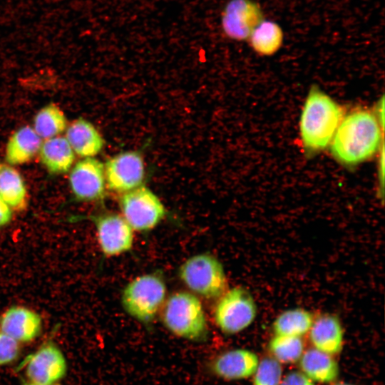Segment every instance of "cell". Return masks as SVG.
I'll use <instances>...</instances> for the list:
<instances>
[{"instance_id":"6da1fadb","label":"cell","mask_w":385,"mask_h":385,"mask_svg":"<svg viewBox=\"0 0 385 385\" xmlns=\"http://www.w3.org/2000/svg\"><path fill=\"white\" fill-rule=\"evenodd\" d=\"M383 129L370 111L359 109L344 115L329 145L332 155L346 167L371 159L384 146Z\"/></svg>"},{"instance_id":"7a4b0ae2","label":"cell","mask_w":385,"mask_h":385,"mask_svg":"<svg viewBox=\"0 0 385 385\" xmlns=\"http://www.w3.org/2000/svg\"><path fill=\"white\" fill-rule=\"evenodd\" d=\"M343 108L325 92L313 86L305 100L299 120V133L309 155L329 146L344 117Z\"/></svg>"},{"instance_id":"3957f363","label":"cell","mask_w":385,"mask_h":385,"mask_svg":"<svg viewBox=\"0 0 385 385\" xmlns=\"http://www.w3.org/2000/svg\"><path fill=\"white\" fill-rule=\"evenodd\" d=\"M165 327L174 335L191 341H203L208 334L203 307L199 299L186 292L173 294L161 314Z\"/></svg>"},{"instance_id":"277c9868","label":"cell","mask_w":385,"mask_h":385,"mask_svg":"<svg viewBox=\"0 0 385 385\" xmlns=\"http://www.w3.org/2000/svg\"><path fill=\"white\" fill-rule=\"evenodd\" d=\"M166 287L156 274L140 275L130 282L122 294L126 312L138 321L148 324L155 318L165 301Z\"/></svg>"},{"instance_id":"5b68a950","label":"cell","mask_w":385,"mask_h":385,"mask_svg":"<svg viewBox=\"0 0 385 385\" xmlns=\"http://www.w3.org/2000/svg\"><path fill=\"white\" fill-rule=\"evenodd\" d=\"M179 276L190 290L207 299L220 297L227 289L222 265L209 253L188 258L180 266Z\"/></svg>"},{"instance_id":"8992f818","label":"cell","mask_w":385,"mask_h":385,"mask_svg":"<svg viewBox=\"0 0 385 385\" xmlns=\"http://www.w3.org/2000/svg\"><path fill=\"white\" fill-rule=\"evenodd\" d=\"M257 307L249 291L242 287L226 290L219 297L214 311L215 321L226 334H237L255 319Z\"/></svg>"},{"instance_id":"52a82bcc","label":"cell","mask_w":385,"mask_h":385,"mask_svg":"<svg viewBox=\"0 0 385 385\" xmlns=\"http://www.w3.org/2000/svg\"><path fill=\"white\" fill-rule=\"evenodd\" d=\"M119 202L122 216L136 231L154 228L166 212L160 198L143 185L123 193Z\"/></svg>"},{"instance_id":"ba28073f","label":"cell","mask_w":385,"mask_h":385,"mask_svg":"<svg viewBox=\"0 0 385 385\" xmlns=\"http://www.w3.org/2000/svg\"><path fill=\"white\" fill-rule=\"evenodd\" d=\"M145 171L140 152H121L110 158L104 165L106 185L109 190L123 194L142 185Z\"/></svg>"},{"instance_id":"9c48e42d","label":"cell","mask_w":385,"mask_h":385,"mask_svg":"<svg viewBox=\"0 0 385 385\" xmlns=\"http://www.w3.org/2000/svg\"><path fill=\"white\" fill-rule=\"evenodd\" d=\"M24 366L29 381L41 384H56L64 377L67 371L66 357L53 342L43 344L29 355Z\"/></svg>"},{"instance_id":"30bf717a","label":"cell","mask_w":385,"mask_h":385,"mask_svg":"<svg viewBox=\"0 0 385 385\" xmlns=\"http://www.w3.org/2000/svg\"><path fill=\"white\" fill-rule=\"evenodd\" d=\"M93 221L100 248L106 256H117L131 249L133 230L122 215L106 213L93 217Z\"/></svg>"},{"instance_id":"8fae6325","label":"cell","mask_w":385,"mask_h":385,"mask_svg":"<svg viewBox=\"0 0 385 385\" xmlns=\"http://www.w3.org/2000/svg\"><path fill=\"white\" fill-rule=\"evenodd\" d=\"M69 184L75 197L81 201H94L105 195L104 165L93 157L76 163L69 175Z\"/></svg>"},{"instance_id":"7c38bea8","label":"cell","mask_w":385,"mask_h":385,"mask_svg":"<svg viewBox=\"0 0 385 385\" xmlns=\"http://www.w3.org/2000/svg\"><path fill=\"white\" fill-rule=\"evenodd\" d=\"M263 19L260 7L253 1L230 0L222 11L221 25L228 38L243 41Z\"/></svg>"},{"instance_id":"4fadbf2b","label":"cell","mask_w":385,"mask_h":385,"mask_svg":"<svg viewBox=\"0 0 385 385\" xmlns=\"http://www.w3.org/2000/svg\"><path fill=\"white\" fill-rule=\"evenodd\" d=\"M260 359L257 354L247 349H235L218 355L210 364V371L226 381L252 377Z\"/></svg>"},{"instance_id":"5bb4252c","label":"cell","mask_w":385,"mask_h":385,"mask_svg":"<svg viewBox=\"0 0 385 385\" xmlns=\"http://www.w3.org/2000/svg\"><path fill=\"white\" fill-rule=\"evenodd\" d=\"M41 329V316L26 307L13 306L0 316V331L20 344L34 341Z\"/></svg>"},{"instance_id":"9a60e30c","label":"cell","mask_w":385,"mask_h":385,"mask_svg":"<svg viewBox=\"0 0 385 385\" xmlns=\"http://www.w3.org/2000/svg\"><path fill=\"white\" fill-rule=\"evenodd\" d=\"M308 334L312 347L332 356L342 351L344 330L337 316L324 314L314 319Z\"/></svg>"},{"instance_id":"2e32d148","label":"cell","mask_w":385,"mask_h":385,"mask_svg":"<svg viewBox=\"0 0 385 385\" xmlns=\"http://www.w3.org/2000/svg\"><path fill=\"white\" fill-rule=\"evenodd\" d=\"M66 138L78 156L94 157L101 151L104 140L96 128L88 120L79 118L66 129Z\"/></svg>"},{"instance_id":"e0dca14e","label":"cell","mask_w":385,"mask_h":385,"mask_svg":"<svg viewBox=\"0 0 385 385\" xmlns=\"http://www.w3.org/2000/svg\"><path fill=\"white\" fill-rule=\"evenodd\" d=\"M298 362L300 371L314 383H333L339 376V366L334 356L314 347L304 350Z\"/></svg>"},{"instance_id":"ac0fdd59","label":"cell","mask_w":385,"mask_h":385,"mask_svg":"<svg viewBox=\"0 0 385 385\" xmlns=\"http://www.w3.org/2000/svg\"><path fill=\"white\" fill-rule=\"evenodd\" d=\"M40 160L53 174L68 172L75 160V153L62 136H56L42 141L39 151Z\"/></svg>"},{"instance_id":"d6986e66","label":"cell","mask_w":385,"mask_h":385,"mask_svg":"<svg viewBox=\"0 0 385 385\" xmlns=\"http://www.w3.org/2000/svg\"><path fill=\"white\" fill-rule=\"evenodd\" d=\"M42 139L33 128L26 125L16 130L6 146V160L10 165L27 163L38 153Z\"/></svg>"},{"instance_id":"ffe728a7","label":"cell","mask_w":385,"mask_h":385,"mask_svg":"<svg viewBox=\"0 0 385 385\" xmlns=\"http://www.w3.org/2000/svg\"><path fill=\"white\" fill-rule=\"evenodd\" d=\"M313 314L302 308L289 309L279 314L272 324L274 335L302 337L314 321Z\"/></svg>"},{"instance_id":"44dd1931","label":"cell","mask_w":385,"mask_h":385,"mask_svg":"<svg viewBox=\"0 0 385 385\" xmlns=\"http://www.w3.org/2000/svg\"><path fill=\"white\" fill-rule=\"evenodd\" d=\"M0 197L11 208L21 210L27 202V190L21 174L14 168H0Z\"/></svg>"},{"instance_id":"7402d4cb","label":"cell","mask_w":385,"mask_h":385,"mask_svg":"<svg viewBox=\"0 0 385 385\" xmlns=\"http://www.w3.org/2000/svg\"><path fill=\"white\" fill-rule=\"evenodd\" d=\"M283 37L282 30L277 23L263 19L248 39L255 52L270 56L276 53L282 46Z\"/></svg>"},{"instance_id":"603a6c76","label":"cell","mask_w":385,"mask_h":385,"mask_svg":"<svg viewBox=\"0 0 385 385\" xmlns=\"http://www.w3.org/2000/svg\"><path fill=\"white\" fill-rule=\"evenodd\" d=\"M66 128L64 113L54 103L43 107L34 118L33 129L42 140L58 136Z\"/></svg>"},{"instance_id":"cb8c5ba5","label":"cell","mask_w":385,"mask_h":385,"mask_svg":"<svg viewBox=\"0 0 385 385\" xmlns=\"http://www.w3.org/2000/svg\"><path fill=\"white\" fill-rule=\"evenodd\" d=\"M268 348L271 356L282 364L298 362L304 351L302 337L282 335H274Z\"/></svg>"},{"instance_id":"d4e9b609","label":"cell","mask_w":385,"mask_h":385,"mask_svg":"<svg viewBox=\"0 0 385 385\" xmlns=\"http://www.w3.org/2000/svg\"><path fill=\"white\" fill-rule=\"evenodd\" d=\"M283 376L282 364L272 356L260 359L252 375L253 385H279Z\"/></svg>"},{"instance_id":"484cf974","label":"cell","mask_w":385,"mask_h":385,"mask_svg":"<svg viewBox=\"0 0 385 385\" xmlns=\"http://www.w3.org/2000/svg\"><path fill=\"white\" fill-rule=\"evenodd\" d=\"M20 351V343L0 331V366L14 362Z\"/></svg>"},{"instance_id":"4316f807","label":"cell","mask_w":385,"mask_h":385,"mask_svg":"<svg viewBox=\"0 0 385 385\" xmlns=\"http://www.w3.org/2000/svg\"><path fill=\"white\" fill-rule=\"evenodd\" d=\"M279 385H316L300 371H294L282 376Z\"/></svg>"},{"instance_id":"83f0119b","label":"cell","mask_w":385,"mask_h":385,"mask_svg":"<svg viewBox=\"0 0 385 385\" xmlns=\"http://www.w3.org/2000/svg\"><path fill=\"white\" fill-rule=\"evenodd\" d=\"M11 208L0 197V227L9 223L12 217Z\"/></svg>"},{"instance_id":"f1b7e54d","label":"cell","mask_w":385,"mask_h":385,"mask_svg":"<svg viewBox=\"0 0 385 385\" xmlns=\"http://www.w3.org/2000/svg\"><path fill=\"white\" fill-rule=\"evenodd\" d=\"M379 160V178L381 184V189L384 191V149L381 148Z\"/></svg>"},{"instance_id":"f546056e","label":"cell","mask_w":385,"mask_h":385,"mask_svg":"<svg viewBox=\"0 0 385 385\" xmlns=\"http://www.w3.org/2000/svg\"><path fill=\"white\" fill-rule=\"evenodd\" d=\"M376 111L375 115L381 124L384 128V98L382 97L376 106Z\"/></svg>"},{"instance_id":"4dcf8cb0","label":"cell","mask_w":385,"mask_h":385,"mask_svg":"<svg viewBox=\"0 0 385 385\" xmlns=\"http://www.w3.org/2000/svg\"><path fill=\"white\" fill-rule=\"evenodd\" d=\"M22 385H58L56 384H36L31 381L25 382Z\"/></svg>"},{"instance_id":"1f68e13d","label":"cell","mask_w":385,"mask_h":385,"mask_svg":"<svg viewBox=\"0 0 385 385\" xmlns=\"http://www.w3.org/2000/svg\"><path fill=\"white\" fill-rule=\"evenodd\" d=\"M332 385H354V384H350V383H346V382H339V383H334Z\"/></svg>"},{"instance_id":"d6a6232c","label":"cell","mask_w":385,"mask_h":385,"mask_svg":"<svg viewBox=\"0 0 385 385\" xmlns=\"http://www.w3.org/2000/svg\"><path fill=\"white\" fill-rule=\"evenodd\" d=\"M1 166L0 165V168H1Z\"/></svg>"}]
</instances>
